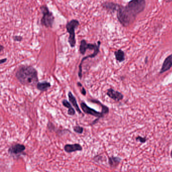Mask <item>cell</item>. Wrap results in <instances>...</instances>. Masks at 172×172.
Returning a JSON list of instances; mask_svg holds the SVG:
<instances>
[{"label":"cell","mask_w":172,"mask_h":172,"mask_svg":"<svg viewBox=\"0 0 172 172\" xmlns=\"http://www.w3.org/2000/svg\"><path fill=\"white\" fill-rule=\"evenodd\" d=\"M38 90L40 91H44L48 90V88L51 86V83L47 81H43L41 82H38L36 85Z\"/></svg>","instance_id":"cell-15"},{"label":"cell","mask_w":172,"mask_h":172,"mask_svg":"<svg viewBox=\"0 0 172 172\" xmlns=\"http://www.w3.org/2000/svg\"><path fill=\"white\" fill-rule=\"evenodd\" d=\"M102 6L103 8L108 11L114 12L115 11H117L119 5L112 3V2H105L103 4H102Z\"/></svg>","instance_id":"cell-13"},{"label":"cell","mask_w":172,"mask_h":172,"mask_svg":"<svg viewBox=\"0 0 172 172\" xmlns=\"http://www.w3.org/2000/svg\"><path fill=\"white\" fill-rule=\"evenodd\" d=\"M63 105L64 107L67 108L68 109V114L70 116H74L75 114V111L73 108L71 103L66 100H64L62 101Z\"/></svg>","instance_id":"cell-16"},{"label":"cell","mask_w":172,"mask_h":172,"mask_svg":"<svg viewBox=\"0 0 172 172\" xmlns=\"http://www.w3.org/2000/svg\"><path fill=\"white\" fill-rule=\"evenodd\" d=\"M25 150V146H24V145L17 143L11 146L8 150V152L12 155H19L23 152Z\"/></svg>","instance_id":"cell-9"},{"label":"cell","mask_w":172,"mask_h":172,"mask_svg":"<svg viewBox=\"0 0 172 172\" xmlns=\"http://www.w3.org/2000/svg\"><path fill=\"white\" fill-rule=\"evenodd\" d=\"M100 44H101V43H100H100H99L98 46L96 47V48H95V50H94V52H93V53H92L91 55L87 56L86 57L83 58L81 60L80 64V65H79V72H78V76H79V77L80 79H81L82 77V66L83 62H84V61L86 59H87L93 58H95V56L98 55V53H99V52H100Z\"/></svg>","instance_id":"cell-8"},{"label":"cell","mask_w":172,"mask_h":172,"mask_svg":"<svg viewBox=\"0 0 172 172\" xmlns=\"http://www.w3.org/2000/svg\"><path fill=\"white\" fill-rule=\"evenodd\" d=\"M145 4V0H131L128 3L126 7L131 14L136 17L137 14L144 10Z\"/></svg>","instance_id":"cell-5"},{"label":"cell","mask_w":172,"mask_h":172,"mask_svg":"<svg viewBox=\"0 0 172 172\" xmlns=\"http://www.w3.org/2000/svg\"><path fill=\"white\" fill-rule=\"evenodd\" d=\"M80 92L81 93H82V95H83L84 96H85L86 95V90L85 89V88L83 87L82 85L81 86V90L80 89Z\"/></svg>","instance_id":"cell-22"},{"label":"cell","mask_w":172,"mask_h":172,"mask_svg":"<svg viewBox=\"0 0 172 172\" xmlns=\"http://www.w3.org/2000/svg\"><path fill=\"white\" fill-rule=\"evenodd\" d=\"M7 58L2 59H1V61H0V64H3V63H5V62L7 61Z\"/></svg>","instance_id":"cell-24"},{"label":"cell","mask_w":172,"mask_h":172,"mask_svg":"<svg viewBox=\"0 0 172 172\" xmlns=\"http://www.w3.org/2000/svg\"><path fill=\"white\" fill-rule=\"evenodd\" d=\"M80 25V23L76 19H72L66 25V28L69 34L68 38V43L71 48H74L76 45V39H75V29Z\"/></svg>","instance_id":"cell-4"},{"label":"cell","mask_w":172,"mask_h":172,"mask_svg":"<svg viewBox=\"0 0 172 172\" xmlns=\"http://www.w3.org/2000/svg\"><path fill=\"white\" fill-rule=\"evenodd\" d=\"M171 157H172V152H171Z\"/></svg>","instance_id":"cell-26"},{"label":"cell","mask_w":172,"mask_h":172,"mask_svg":"<svg viewBox=\"0 0 172 172\" xmlns=\"http://www.w3.org/2000/svg\"><path fill=\"white\" fill-rule=\"evenodd\" d=\"M64 150L67 153H72L73 152L81 151L82 150V147L78 143L66 145L64 146Z\"/></svg>","instance_id":"cell-10"},{"label":"cell","mask_w":172,"mask_h":172,"mask_svg":"<svg viewBox=\"0 0 172 172\" xmlns=\"http://www.w3.org/2000/svg\"><path fill=\"white\" fill-rule=\"evenodd\" d=\"M137 140H139V141H140L141 142H145V141H146V139L145 138H141L140 137H139L137 138Z\"/></svg>","instance_id":"cell-23"},{"label":"cell","mask_w":172,"mask_h":172,"mask_svg":"<svg viewBox=\"0 0 172 172\" xmlns=\"http://www.w3.org/2000/svg\"><path fill=\"white\" fill-rule=\"evenodd\" d=\"M120 159L117 157H111L109 158L108 163L111 167H116L118 165Z\"/></svg>","instance_id":"cell-18"},{"label":"cell","mask_w":172,"mask_h":172,"mask_svg":"<svg viewBox=\"0 0 172 172\" xmlns=\"http://www.w3.org/2000/svg\"><path fill=\"white\" fill-rule=\"evenodd\" d=\"M81 108L82 110L85 112V114L93 116L94 117H96V118H100L103 117V115H104V114L102 112L100 113V112H98L96 110H95L93 108H90L84 102L81 103Z\"/></svg>","instance_id":"cell-7"},{"label":"cell","mask_w":172,"mask_h":172,"mask_svg":"<svg viewBox=\"0 0 172 172\" xmlns=\"http://www.w3.org/2000/svg\"><path fill=\"white\" fill-rule=\"evenodd\" d=\"M73 130H74V132H75L77 133L82 134L83 131V128L79 126H76L73 127Z\"/></svg>","instance_id":"cell-20"},{"label":"cell","mask_w":172,"mask_h":172,"mask_svg":"<svg viewBox=\"0 0 172 172\" xmlns=\"http://www.w3.org/2000/svg\"><path fill=\"white\" fill-rule=\"evenodd\" d=\"M99 43L100 41H98L97 43H87L85 40H81L80 45L79 46V52L82 55H85L87 50L94 51L95 48L98 46Z\"/></svg>","instance_id":"cell-6"},{"label":"cell","mask_w":172,"mask_h":172,"mask_svg":"<svg viewBox=\"0 0 172 172\" xmlns=\"http://www.w3.org/2000/svg\"><path fill=\"white\" fill-rule=\"evenodd\" d=\"M13 39L15 41H17V42H20L23 40V38L20 35H15L13 37Z\"/></svg>","instance_id":"cell-21"},{"label":"cell","mask_w":172,"mask_h":172,"mask_svg":"<svg viewBox=\"0 0 172 172\" xmlns=\"http://www.w3.org/2000/svg\"><path fill=\"white\" fill-rule=\"evenodd\" d=\"M172 66V54L167 57L163 62L162 69L160 70V73L165 72L169 70Z\"/></svg>","instance_id":"cell-12"},{"label":"cell","mask_w":172,"mask_h":172,"mask_svg":"<svg viewBox=\"0 0 172 172\" xmlns=\"http://www.w3.org/2000/svg\"><path fill=\"white\" fill-rule=\"evenodd\" d=\"M40 10L43 14V17L40 20L41 25L46 28H52L55 20L53 13L45 5L41 6Z\"/></svg>","instance_id":"cell-3"},{"label":"cell","mask_w":172,"mask_h":172,"mask_svg":"<svg viewBox=\"0 0 172 172\" xmlns=\"http://www.w3.org/2000/svg\"><path fill=\"white\" fill-rule=\"evenodd\" d=\"M116 59L118 61L123 62L125 60V53L121 50H119L115 52Z\"/></svg>","instance_id":"cell-17"},{"label":"cell","mask_w":172,"mask_h":172,"mask_svg":"<svg viewBox=\"0 0 172 172\" xmlns=\"http://www.w3.org/2000/svg\"><path fill=\"white\" fill-rule=\"evenodd\" d=\"M91 102H93V103H98L102 107V112L103 113L104 115L105 114H107L108 113V111H109V109H108V107H106L105 106L103 105H102V103H100L99 101L98 100H91Z\"/></svg>","instance_id":"cell-19"},{"label":"cell","mask_w":172,"mask_h":172,"mask_svg":"<svg viewBox=\"0 0 172 172\" xmlns=\"http://www.w3.org/2000/svg\"><path fill=\"white\" fill-rule=\"evenodd\" d=\"M117 18L121 24L124 26H127L131 24L135 19V17L131 14L127 8L119 5L117 9Z\"/></svg>","instance_id":"cell-2"},{"label":"cell","mask_w":172,"mask_h":172,"mask_svg":"<svg viewBox=\"0 0 172 172\" xmlns=\"http://www.w3.org/2000/svg\"><path fill=\"white\" fill-rule=\"evenodd\" d=\"M68 98H69V101L71 103H72L73 106L76 109L77 112H78L79 114H81L82 112H81V110L79 108V106L78 105L76 98L74 97V95H73L72 93L70 91L69 92V93H68Z\"/></svg>","instance_id":"cell-14"},{"label":"cell","mask_w":172,"mask_h":172,"mask_svg":"<svg viewBox=\"0 0 172 172\" xmlns=\"http://www.w3.org/2000/svg\"><path fill=\"white\" fill-rule=\"evenodd\" d=\"M16 77L23 85L33 86L38 81V71L31 66H22L16 73Z\"/></svg>","instance_id":"cell-1"},{"label":"cell","mask_w":172,"mask_h":172,"mask_svg":"<svg viewBox=\"0 0 172 172\" xmlns=\"http://www.w3.org/2000/svg\"><path fill=\"white\" fill-rule=\"evenodd\" d=\"M107 94L110 98L117 101H119L122 100L123 98V95L122 93H121L118 91H115V90L112 88L108 90Z\"/></svg>","instance_id":"cell-11"},{"label":"cell","mask_w":172,"mask_h":172,"mask_svg":"<svg viewBox=\"0 0 172 172\" xmlns=\"http://www.w3.org/2000/svg\"><path fill=\"white\" fill-rule=\"evenodd\" d=\"M4 49V47L2 45H1L0 46V52H2L3 51Z\"/></svg>","instance_id":"cell-25"}]
</instances>
